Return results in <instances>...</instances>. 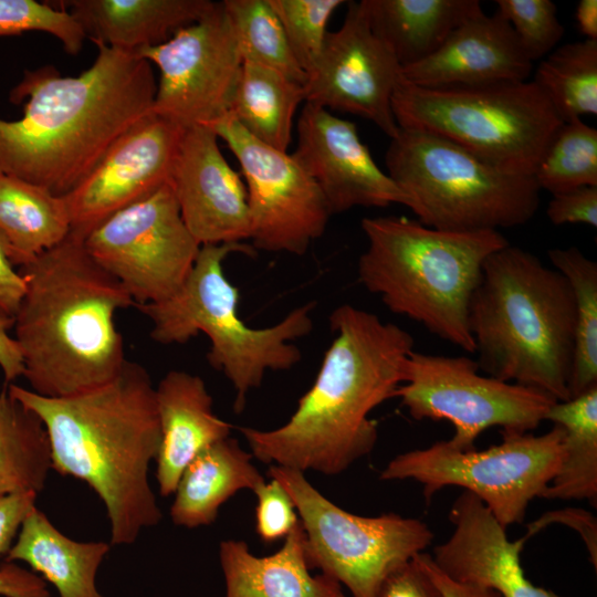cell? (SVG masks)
Instances as JSON below:
<instances>
[{
  "label": "cell",
  "instance_id": "cell-1",
  "mask_svg": "<svg viewBox=\"0 0 597 597\" xmlns=\"http://www.w3.org/2000/svg\"><path fill=\"white\" fill-rule=\"evenodd\" d=\"M93 64L77 76L54 66L25 71L11 90L23 116L0 117V174L69 193L111 145L151 113L157 82L134 52L95 43Z\"/></svg>",
  "mask_w": 597,
  "mask_h": 597
},
{
  "label": "cell",
  "instance_id": "cell-2",
  "mask_svg": "<svg viewBox=\"0 0 597 597\" xmlns=\"http://www.w3.org/2000/svg\"><path fill=\"white\" fill-rule=\"evenodd\" d=\"M329 326L334 337L290 419L271 430L240 428L258 460L336 475L373 451L378 429L369 415L402 384L413 338L350 304L331 313Z\"/></svg>",
  "mask_w": 597,
  "mask_h": 597
},
{
  "label": "cell",
  "instance_id": "cell-3",
  "mask_svg": "<svg viewBox=\"0 0 597 597\" xmlns=\"http://www.w3.org/2000/svg\"><path fill=\"white\" fill-rule=\"evenodd\" d=\"M6 387L43 422L52 469L85 482L105 505L111 545L133 544L160 522L148 476L160 427L155 386L144 366L127 359L111 381L67 397Z\"/></svg>",
  "mask_w": 597,
  "mask_h": 597
},
{
  "label": "cell",
  "instance_id": "cell-4",
  "mask_svg": "<svg viewBox=\"0 0 597 597\" xmlns=\"http://www.w3.org/2000/svg\"><path fill=\"white\" fill-rule=\"evenodd\" d=\"M20 272L27 290L13 337L30 389L59 398L114 379L127 360L115 315L135 301L88 254L84 237L70 231Z\"/></svg>",
  "mask_w": 597,
  "mask_h": 597
},
{
  "label": "cell",
  "instance_id": "cell-5",
  "mask_svg": "<svg viewBox=\"0 0 597 597\" xmlns=\"http://www.w3.org/2000/svg\"><path fill=\"white\" fill-rule=\"evenodd\" d=\"M469 326L485 375L570 398L576 302L557 270L510 243L494 251L471 297Z\"/></svg>",
  "mask_w": 597,
  "mask_h": 597
},
{
  "label": "cell",
  "instance_id": "cell-6",
  "mask_svg": "<svg viewBox=\"0 0 597 597\" xmlns=\"http://www.w3.org/2000/svg\"><path fill=\"white\" fill-rule=\"evenodd\" d=\"M358 280L392 313L471 354L469 307L485 260L509 244L500 231L451 232L397 216L362 220Z\"/></svg>",
  "mask_w": 597,
  "mask_h": 597
},
{
  "label": "cell",
  "instance_id": "cell-7",
  "mask_svg": "<svg viewBox=\"0 0 597 597\" xmlns=\"http://www.w3.org/2000/svg\"><path fill=\"white\" fill-rule=\"evenodd\" d=\"M247 243L203 244L182 285L168 298L135 305L151 323L150 337L164 345L185 344L199 333L210 341L207 360L233 386L240 413L251 390L268 371L289 370L302 353L293 343L313 328L314 302L293 308L279 323L254 328L239 314V290L224 275L233 253L254 255Z\"/></svg>",
  "mask_w": 597,
  "mask_h": 597
},
{
  "label": "cell",
  "instance_id": "cell-8",
  "mask_svg": "<svg viewBox=\"0 0 597 597\" xmlns=\"http://www.w3.org/2000/svg\"><path fill=\"white\" fill-rule=\"evenodd\" d=\"M387 174L423 226L451 232L499 231L535 216L534 176L503 171L434 134L399 128L385 155Z\"/></svg>",
  "mask_w": 597,
  "mask_h": 597
},
{
  "label": "cell",
  "instance_id": "cell-9",
  "mask_svg": "<svg viewBox=\"0 0 597 597\" xmlns=\"http://www.w3.org/2000/svg\"><path fill=\"white\" fill-rule=\"evenodd\" d=\"M392 112L399 128L434 134L494 167L534 176L563 124L533 81L421 87L400 77Z\"/></svg>",
  "mask_w": 597,
  "mask_h": 597
},
{
  "label": "cell",
  "instance_id": "cell-10",
  "mask_svg": "<svg viewBox=\"0 0 597 597\" xmlns=\"http://www.w3.org/2000/svg\"><path fill=\"white\" fill-rule=\"evenodd\" d=\"M499 444L461 450L449 440L396 455L380 480L419 482L429 501L446 486H461L479 498L505 528L521 523L530 502L541 498L558 472L564 430L554 427L541 436L504 431Z\"/></svg>",
  "mask_w": 597,
  "mask_h": 597
},
{
  "label": "cell",
  "instance_id": "cell-11",
  "mask_svg": "<svg viewBox=\"0 0 597 597\" xmlns=\"http://www.w3.org/2000/svg\"><path fill=\"white\" fill-rule=\"evenodd\" d=\"M304 473L275 464L269 469L295 506L311 569L345 585L353 597H376L394 569L431 544L433 533L422 521L396 513L353 514L324 496Z\"/></svg>",
  "mask_w": 597,
  "mask_h": 597
},
{
  "label": "cell",
  "instance_id": "cell-12",
  "mask_svg": "<svg viewBox=\"0 0 597 597\" xmlns=\"http://www.w3.org/2000/svg\"><path fill=\"white\" fill-rule=\"evenodd\" d=\"M467 356L416 352L404 363L402 384L396 390L416 420H448L455 432L449 442L461 450L474 448L488 428L528 432L536 429L557 401L547 394L480 375Z\"/></svg>",
  "mask_w": 597,
  "mask_h": 597
},
{
  "label": "cell",
  "instance_id": "cell-13",
  "mask_svg": "<svg viewBox=\"0 0 597 597\" xmlns=\"http://www.w3.org/2000/svg\"><path fill=\"white\" fill-rule=\"evenodd\" d=\"M84 245L135 305L172 295L201 247L184 222L170 181L102 221L84 237Z\"/></svg>",
  "mask_w": 597,
  "mask_h": 597
},
{
  "label": "cell",
  "instance_id": "cell-14",
  "mask_svg": "<svg viewBox=\"0 0 597 597\" xmlns=\"http://www.w3.org/2000/svg\"><path fill=\"white\" fill-rule=\"evenodd\" d=\"M136 54L159 70L153 113L184 128L212 127L230 113L242 56L222 1L166 42Z\"/></svg>",
  "mask_w": 597,
  "mask_h": 597
},
{
  "label": "cell",
  "instance_id": "cell-15",
  "mask_svg": "<svg viewBox=\"0 0 597 597\" xmlns=\"http://www.w3.org/2000/svg\"><path fill=\"white\" fill-rule=\"evenodd\" d=\"M212 128L238 159L245 179L252 247L304 254L332 216L316 182L291 155L259 142L231 115Z\"/></svg>",
  "mask_w": 597,
  "mask_h": 597
},
{
  "label": "cell",
  "instance_id": "cell-16",
  "mask_svg": "<svg viewBox=\"0 0 597 597\" xmlns=\"http://www.w3.org/2000/svg\"><path fill=\"white\" fill-rule=\"evenodd\" d=\"M400 77V64L373 33L360 1H348L343 24L328 31L321 56L307 75L305 102L362 116L391 139L399 132L392 95Z\"/></svg>",
  "mask_w": 597,
  "mask_h": 597
},
{
  "label": "cell",
  "instance_id": "cell-17",
  "mask_svg": "<svg viewBox=\"0 0 597 597\" xmlns=\"http://www.w3.org/2000/svg\"><path fill=\"white\" fill-rule=\"evenodd\" d=\"M185 129L151 112L118 137L63 196L71 231L85 237L115 212L168 184Z\"/></svg>",
  "mask_w": 597,
  "mask_h": 597
},
{
  "label": "cell",
  "instance_id": "cell-18",
  "mask_svg": "<svg viewBox=\"0 0 597 597\" xmlns=\"http://www.w3.org/2000/svg\"><path fill=\"white\" fill-rule=\"evenodd\" d=\"M321 189L332 216L355 207H410V199L383 171L353 122L305 102L291 154Z\"/></svg>",
  "mask_w": 597,
  "mask_h": 597
},
{
  "label": "cell",
  "instance_id": "cell-19",
  "mask_svg": "<svg viewBox=\"0 0 597 597\" xmlns=\"http://www.w3.org/2000/svg\"><path fill=\"white\" fill-rule=\"evenodd\" d=\"M170 184L184 222L200 245L250 239L245 185L224 159L212 127L185 129Z\"/></svg>",
  "mask_w": 597,
  "mask_h": 597
},
{
  "label": "cell",
  "instance_id": "cell-20",
  "mask_svg": "<svg viewBox=\"0 0 597 597\" xmlns=\"http://www.w3.org/2000/svg\"><path fill=\"white\" fill-rule=\"evenodd\" d=\"M449 519L454 530L431 555L447 576L490 588L501 597H563L526 578L520 555L527 540L510 541L505 527L479 498L463 491Z\"/></svg>",
  "mask_w": 597,
  "mask_h": 597
},
{
  "label": "cell",
  "instance_id": "cell-21",
  "mask_svg": "<svg viewBox=\"0 0 597 597\" xmlns=\"http://www.w3.org/2000/svg\"><path fill=\"white\" fill-rule=\"evenodd\" d=\"M534 62L509 22L484 11L459 25L428 57L401 67V77L421 87L476 86L527 81Z\"/></svg>",
  "mask_w": 597,
  "mask_h": 597
},
{
  "label": "cell",
  "instance_id": "cell-22",
  "mask_svg": "<svg viewBox=\"0 0 597 597\" xmlns=\"http://www.w3.org/2000/svg\"><path fill=\"white\" fill-rule=\"evenodd\" d=\"M160 427L156 480L163 496L174 494L186 467L203 449L230 437L232 426L213 411L200 376L170 370L155 387Z\"/></svg>",
  "mask_w": 597,
  "mask_h": 597
},
{
  "label": "cell",
  "instance_id": "cell-23",
  "mask_svg": "<svg viewBox=\"0 0 597 597\" xmlns=\"http://www.w3.org/2000/svg\"><path fill=\"white\" fill-rule=\"evenodd\" d=\"M59 3L94 43L136 53L166 42L179 29L195 23L214 1L67 0Z\"/></svg>",
  "mask_w": 597,
  "mask_h": 597
},
{
  "label": "cell",
  "instance_id": "cell-24",
  "mask_svg": "<svg viewBox=\"0 0 597 597\" xmlns=\"http://www.w3.org/2000/svg\"><path fill=\"white\" fill-rule=\"evenodd\" d=\"M219 561L226 597H337L342 591L333 577L311 574L300 521L271 555L256 556L245 542L224 540Z\"/></svg>",
  "mask_w": 597,
  "mask_h": 597
},
{
  "label": "cell",
  "instance_id": "cell-25",
  "mask_svg": "<svg viewBox=\"0 0 597 597\" xmlns=\"http://www.w3.org/2000/svg\"><path fill=\"white\" fill-rule=\"evenodd\" d=\"M106 542H77L64 535L36 506L24 519L4 562H23L56 589L59 597H104L96 586Z\"/></svg>",
  "mask_w": 597,
  "mask_h": 597
},
{
  "label": "cell",
  "instance_id": "cell-26",
  "mask_svg": "<svg viewBox=\"0 0 597 597\" xmlns=\"http://www.w3.org/2000/svg\"><path fill=\"white\" fill-rule=\"evenodd\" d=\"M252 458L231 437L203 449L180 475L170 506L172 523L187 528L210 525L237 492H254L265 480Z\"/></svg>",
  "mask_w": 597,
  "mask_h": 597
},
{
  "label": "cell",
  "instance_id": "cell-27",
  "mask_svg": "<svg viewBox=\"0 0 597 597\" xmlns=\"http://www.w3.org/2000/svg\"><path fill=\"white\" fill-rule=\"evenodd\" d=\"M373 33L401 67L434 53L463 22L483 12L479 0H360Z\"/></svg>",
  "mask_w": 597,
  "mask_h": 597
},
{
  "label": "cell",
  "instance_id": "cell-28",
  "mask_svg": "<svg viewBox=\"0 0 597 597\" xmlns=\"http://www.w3.org/2000/svg\"><path fill=\"white\" fill-rule=\"evenodd\" d=\"M0 231L14 265H24L62 242L71 231L63 197L0 174Z\"/></svg>",
  "mask_w": 597,
  "mask_h": 597
},
{
  "label": "cell",
  "instance_id": "cell-29",
  "mask_svg": "<svg viewBox=\"0 0 597 597\" xmlns=\"http://www.w3.org/2000/svg\"><path fill=\"white\" fill-rule=\"evenodd\" d=\"M302 102L304 85L272 69L242 61L229 115L259 142L287 153L294 115Z\"/></svg>",
  "mask_w": 597,
  "mask_h": 597
},
{
  "label": "cell",
  "instance_id": "cell-30",
  "mask_svg": "<svg viewBox=\"0 0 597 597\" xmlns=\"http://www.w3.org/2000/svg\"><path fill=\"white\" fill-rule=\"evenodd\" d=\"M545 420L564 430L558 472L542 493L549 500H587L597 505V385L566 401H556Z\"/></svg>",
  "mask_w": 597,
  "mask_h": 597
},
{
  "label": "cell",
  "instance_id": "cell-31",
  "mask_svg": "<svg viewBox=\"0 0 597 597\" xmlns=\"http://www.w3.org/2000/svg\"><path fill=\"white\" fill-rule=\"evenodd\" d=\"M52 470L51 447L41 419L0 391V495L32 491L40 493Z\"/></svg>",
  "mask_w": 597,
  "mask_h": 597
},
{
  "label": "cell",
  "instance_id": "cell-32",
  "mask_svg": "<svg viewBox=\"0 0 597 597\" xmlns=\"http://www.w3.org/2000/svg\"><path fill=\"white\" fill-rule=\"evenodd\" d=\"M533 82L563 121L597 114V40L554 49L540 60Z\"/></svg>",
  "mask_w": 597,
  "mask_h": 597
},
{
  "label": "cell",
  "instance_id": "cell-33",
  "mask_svg": "<svg viewBox=\"0 0 597 597\" xmlns=\"http://www.w3.org/2000/svg\"><path fill=\"white\" fill-rule=\"evenodd\" d=\"M547 255L553 268L568 281L576 302L575 347L568 386L569 396L574 398L597 385V263L576 247L551 249Z\"/></svg>",
  "mask_w": 597,
  "mask_h": 597
},
{
  "label": "cell",
  "instance_id": "cell-34",
  "mask_svg": "<svg viewBox=\"0 0 597 597\" xmlns=\"http://www.w3.org/2000/svg\"><path fill=\"white\" fill-rule=\"evenodd\" d=\"M242 61L272 69L305 85L306 73L296 62L282 23L269 0H223Z\"/></svg>",
  "mask_w": 597,
  "mask_h": 597
},
{
  "label": "cell",
  "instance_id": "cell-35",
  "mask_svg": "<svg viewBox=\"0 0 597 597\" xmlns=\"http://www.w3.org/2000/svg\"><path fill=\"white\" fill-rule=\"evenodd\" d=\"M541 190L552 195L597 186V129L582 118L563 122L534 174Z\"/></svg>",
  "mask_w": 597,
  "mask_h": 597
},
{
  "label": "cell",
  "instance_id": "cell-36",
  "mask_svg": "<svg viewBox=\"0 0 597 597\" xmlns=\"http://www.w3.org/2000/svg\"><path fill=\"white\" fill-rule=\"evenodd\" d=\"M284 29L292 53L308 75L315 67L326 35L327 24L344 0H269Z\"/></svg>",
  "mask_w": 597,
  "mask_h": 597
},
{
  "label": "cell",
  "instance_id": "cell-37",
  "mask_svg": "<svg viewBox=\"0 0 597 597\" xmlns=\"http://www.w3.org/2000/svg\"><path fill=\"white\" fill-rule=\"evenodd\" d=\"M40 31L56 38L69 54H77L86 39L64 9L34 0H0V36Z\"/></svg>",
  "mask_w": 597,
  "mask_h": 597
},
{
  "label": "cell",
  "instance_id": "cell-38",
  "mask_svg": "<svg viewBox=\"0 0 597 597\" xmlns=\"http://www.w3.org/2000/svg\"><path fill=\"white\" fill-rule=\"evenodd\" d=\"M495 3L496 11L509 22L533 62L557 48L565 31L552 0H496Z\"/></svg>",
  "mask_w": 597,
  "mask_h": 597
},
{
  "label": "cell",
  "instance_id": "cell-39",
  "mask_svg": "<svg viewBox=\"0 0 597 597\" xmlns=\"http://www.w3.org/2000/svg\"><path fill=\"white\" fill-rule=\"evenodd\" d=\"M255 530L265 543L284 540L298 524L295 506L280 483L272 479L256 488Z\"/></svg>",
  "mask_w": 597,
  "mask_h": 597
},
{
  "label": "cell",
  "instance_id": "cell-40",
  "mask_svg": "<svg viewBox=\"0 0 597 597\" xmlns=\"http://www.w3.org/2000/svg\"><path fill=\"white\" fill-rule=\"evenodd\" d=\"M552 196L546 214L553 224L583 223L597 227V186L579 187Z\"/></svg>",
  "mask_w": 597,
  "mask_h": 597
},
{
  "label": "cell",
  "instance_id": "cell-41",
  "mask_svg": "<svg viewBox=\"0 0 597 597\" xmlns=\"http://www.w3.org/2000/svg\"><path fill=\"white\" fill-rule=\"evenodd\" d=\"M376 597H444V595L413 557L384 579Z\"/></svg>",
  "mask_w": 597,
  "mask_h": 597
},
{
  "label": "cell",
  "instance_id": "cell-42",
  "mask_svg": "<svg viewBox=\"0 0 597 597\" xmlns=\"http://www.w3.org/2000/svg\"><path fill=\"white\" fill-rule=\"evenodd\" d=\"M38 493L32 491L0 495V567L14 543L28 514L36 506Z\"/></svg>",
  "mask_w": 597,
  "mask_h": 597
},
{
  "label": "cell",
  "instance_id": "cell-43",
  "mask_svg": "<svg viewBox=\"0 0 597 597\" xmlns=\"http://www.w3.org/2000/svg\"><path fill=\"white\" fill-rule=\"evenodd\" d=\"M559 522L575 528L585 541L587 551L589 553L590 562L595 569L597 568V522L585 510L580 509H565L559 511H553L544 514L541 519L536 520L532 524L527 525V532L524 535L526 540L537 533L540 530L547 525Z\"/></svg>",
  "mask_w": 597,
  "mask_h": 597
},
{
  "label": "cell",
  "instance_id": "cell-44",
  "mask_svg": "<svg viewBox=\"0 0 597 597\" xmlns=\"http://www.w3.org/2000/svg\"><path fill=\"white\" fill-rule=\"evenodd\" d=\"M25 290V280L21 272L14 269L9 242L0 231V311L14 317Z\"/></svg>",
  "mask_w": 597,
  "mask_h": 597
},
{
  "label": "cell",
  "instance_id": "cell-45",
  "mask_svg": "<svg viewBox=\"0 0 597 597\" xmlns=\"http://www.w3.org/2000/svg\"><path fill=\"white\" fill-rule=\"evenodd\" d=\"M0 596L50 597L45 580L14 563L3 562L0 567Z\"/></svg>",
  "mask_w": 597,
  "mask_h": 597
},
{
  "label": "cell",
  "instance_id": "cell-46",
  "mask_svg": "<svg viewBox=\"0 0 597 597\" xmlns=\"http://www.w3.org/2000/svg\"><path fill=\"white\" fill-rule=\"evenodd\" d=\"M415 558L442 591L444 597H501L490 588L465 584L450 578L436 565L431 555L428 553L422 552L416 555Z\"/></svg>",
  "mask_w": 597,
  "mask_h": 597
},
{
  "label": "cell",
  "instance_id": "cell-47",
  "mask_svg": "<svg viewBox=\"0 0 597 597\" xmlns=\"http://www.w3.org/2000/svg\"><path fill=\"white\" fill-rule=\"evenodd\" d=\"M13 328V317L0 311V368L7 385L23 376V360L20 348L10 329Z\"/></svg>",
  "mask_w": 597,
  "mask_h": 597
},
{
  "label": "cell",
  "instance_id": "cell-48",
  "mask_svg": "<svg viewBox=\"0 0 597 597\" xmlns=\"http://www.w3.org/2000/svg\"><path fill=\"white\" fill-rule=\"evenodd\" d=\"M576 24L585 39L597 40V1L580 0L575 10Z\"/></svg>",
  "mask_w": 597,
  "mask_h": 597
},
{
  "label": "cell",
  "instance_id": "cell-49",
  "mask_svg": "<svg viewBox=\"0 0 597 597\" xmlns=\"http://www.w3.org/2000/svg\"><path fill=\"white\" fill-rule=\"evenodd\" d=\"M337 597H346L343 591H339V594L337 595Z\"/></svg>",
  "mask_w": 597,
  "mask_h": 597
}]
</instances>
